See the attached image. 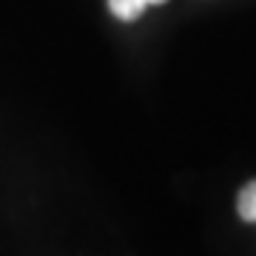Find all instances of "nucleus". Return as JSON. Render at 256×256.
Segmentation results:
<instances>
[{
  "instance_id": "1",
  "label": "nucleus",
  "mask_w": 256,
  "mask_h": 256,
  "mask_svg": "<svg viewBox=\"0 0 256 256\" xmlns=\"http://www.w3.org/2000/svg\"><path fill=\"white\" fill-rule=\"evenodd\" d=\"M162 3L168 0H108V12L122 23H134L148 6H162Z\"/></svg>"
},
{
  "instance_id": "2",
  "label": "nucleus",
  "mask_w": 256,
  "mask_h": 256,
  "mask_svg": "<svg viewBox=\"0 0 256 256\" xmlns=\"http://www.w3.org/2000/svg\"><path fill=\"white\" fill-rule=\"evenodd\" d=\"M236 210H239V216H242L245 222H256V180H250V182L239 191Z\"/></svg>"
}]
</instances>
